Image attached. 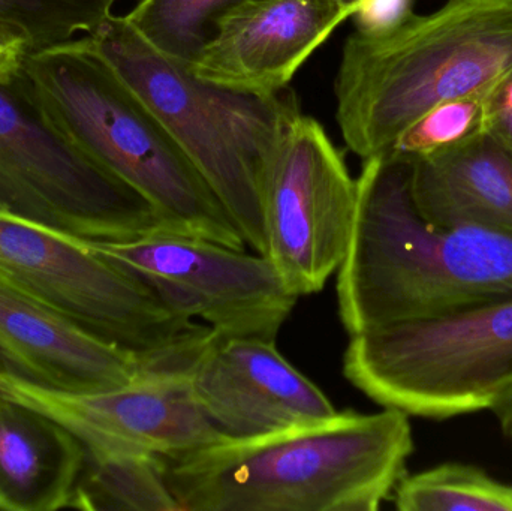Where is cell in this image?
Returning <instances> with one entry per match:
<instances>
[{"mask_svg": "<svg viewBox=\"0 0 512 511\" xmlns=\"http://www.w3.org/2000/svg\"><path fill=\"white\" fill-rule=\"evenodd\" d=\"M357 186L336 285L349 335L512 297V236L427 222L412 198L409 159H366Z\"/></svg>", "mask_w": 512, "mask_h": 511, "instance_id": "cell-1", "label": "cell"}, {"mask_svg": "<svg viewBox=\"0 0 512 511\" xmlns=\"http://www.w3.org/2000/svg\"><path fill=\"white\" fill-rule=\"evenodd\" d=\"M414 449L408 414L382 408L162 459L180 511H376Z\"/></svg>", "mask_w": 512, "mask_h": 511, "instance_id": "cell-2", "label": "cell"}, {"mask_svg": "<svg viewBox=\"0 0 512 511\" xmlns=\"http://www.w3.org/2000/svg\"><path fill=\"white\" fill-rule=\"evenodd\" d=\"M12 83L54 134L146 198L176 233L245 249L167 126L86 36L24 54Z\"/></svg>", "mask_w": 512, "mask_h": 511, "instance_id": "cell-3", "label": "cell"}, {"mask_svg": "<svg viewBox=\"0 0 512 511\" xmlns=\"http://www.w3.org/2000/svg\"><path fill=\"white\" fill-rule=\"evenodd\" d=\"M511 72L512 0H445L387 32L346 38L334 80L337 126L366 161L439 102L492 89Z\"/></svg>", "mask_w": 512, "mask_h": 511, "instance_id": "cell-4", "label": "cell"}, {"mask_svg": "<svg viewBox=\"0 0 512 511\" xmlns=\"http://www.w3.org/2000/svg\"><path fill=\"white\" fill-rule=\"evenodd\" d=\"M86 39L155 111L246 245L265 257L262 185L286 122L300 110L295 93L258 96L206 83L147 44L125 15L111 14Z\"/></svg>", "mask_w": 512, "mask_h": 511, "instance_id": "cell-5", "label": "cell"}, {"mask_svg": "<svg viewBox=\"0 0 512 511\" xmlns=\"http://www.w3.org/2000/svg\"><path fill=\"white\" fill-rule=\"evenodd\" d=\"M346 380L382 408L448 420L512 389V297L352 335Z\"/></svg>", "mask_w": 512, "mask_h": 511, "instance_id": "cell-6", "label": "cell"}, {"mask_svg": "<svg viewBox=\"0 0 512 511\" xmlns=\"http://www.w3.org/2000/svg\"><path fill=\"white\" fill-rule=\"evenodd\" d=\"M0 288L147 360L191 350L212 330L171 309L87 239L2 209Z\"/></svg>", "mask_w": 512, "mask_h": 511, "instance_id": "cell-7", "label": "cell"}, {"mask_svg": "<svg viewBox=\"0 0 512 511\" xmlns=\"http://www.w3.org/2000/svg\"><path fill=\"white\" fill-rule=\"evenodd\" d=\"M0 209L96 242L176 233L137 191L54 134L0 83Z\"/></svg>", "mask_w": 512, "mask_h": 511, "instance_id": "cell-8", "label": "cell"}, {"mask_svg": "<svg viewBox=\"0 0 512 511\" xmlns=\"http://www.w3.org/2000/svg\"><path fill=\"white\" fill-rule=\"evenodd\" d=\"M357 179L324 126L298 110L283 128L262 185L265 258L297 297L319 293L351 242Z\"/></svg>", "mask_w": 512, "mask_h": 511, "instance_id": "cell-9", "label": "cell"}, {"mask_svg": "<svg viewBox=\"0 0 512 511\" xmlns=\"http://www.w3.org/2000/svg\"><path fill=\"white\" fill-rule=\"evenodd\" d=\"M87 242L140 276L171 309L201 318L225 338L276 342L300 299L268 258L201 237L158 233L128 242Z\"/></svg>", "mask_w": 512, "mask_h": 511, "instance_id": "cell-10", "label": "cell"}, {"mask_svg": "<svg viewBox=\"0 0 512 511\" xmlns=\"http://www.w3.org/2000/svg\"><path fill=\"white\" fill-rule=\"evenodd\" d=\"M0 395L47 414L86 452L176 459L227 438L201 410L183 366L150 365L128 386L74 393L39 386L2 365Z\"/></svg>", "mask_w": 512, "mask_h": 511, "instance_id": "cell-11", "label": "cell"}, {"mask_svg": "<svg viewBox=\"0 0 512 511\" xmlns=\"http://www.w3.org/2000/svg\"><path fill=\"white\" fill-rule=\"evenodd\" d=\"M183 369L201 410L227 438L258 437L337 413L274 342L210 330Z\"/></svg>", "mask_w": 512, "mask_h": 511, "instance_id": "cell-12", "label": "cell"}, {"mask_svg": "<svg viewBox=\"0 0 512 511\" xmlns=\"http://www.w3.org/2000/svg\"><path fill=\"white\" fill-rule=\"evenodd\" d=\"M351 17L339 0H246L216 21L188 69L224 89L277 95Z\"/></svg>", "mask_w": 512, "mask_h": 511, "instance_id": "cell-13", "label": "cell"}, {"mask_svg": "<svg viewBox=\"0 0 512 511\" xmlns=\"http://www.w3.org/2000/svg\"><path fill=\"white\" fill-rule=\"evenodd\" d=\"M3 366L39 386L99 392L137 381L147 360L0 288Z\"/></svg>", "mask_w": 512, "mask_h": 511, "instance_id": "cell-14", "label": "cell"}, {"mask_svg": "<svg viewBox=\"0 0 512 511\" xmlns=\"http://www.w3.org/2000/svg\"><path fill=\"white\" fill-rule=\"evenodd\" d=\"M409 161L412 198L427 222L512 236V152L489 129L459 146Z\"/></svg>", "mask_w": 512, "mask_h": 511, "instance_id": "cell-15", "label": "cell"}, {"mask_svg": "<svg viewBox=\"0 0 512 511\" xmlns=\"http://www.w3.org/2000/svg\"><path fill=\"white\" fill-rule=\"evenodd\" d=\"M86 449L65 426L0 395V510L71 509Z\"/></svg>", "mask_w": 512, "mask_h": 511, "instance_id": "cell-16", "label": "cell"}, {"mask_svg": "<svg viewBox=\"0 0 512 511\" xmlns=\"http://www.w3.org/2000/svg\"><path fill=\"white\" fill-rule=\"evenodd\" d=\"M71 509L180 511L161 456L141 452H86Z\"/></svg>", "mask_w": 512, "mask_h": 511, "instance_id": "cell-17", "label": "cell"}, {"mask_svg": "<svg viewBox=\"0 0 512 511\" xmlns=\"http://www.w3.org/2000/svg\"><path fill=\"white\" fill-rule=\"evenodd\" d=\"M400 511H512V485L477 465L447 462L406 474L393 494Z\"/></svg>", "mask_w": 512, "mask_h": 511, "instance_id": "cell-18", "label": "cell"}, {"mask_svg": "<svg viewBox=\"0 0 512 511\" xmlns=\"http://www.w3.org/2000/svg\"><path fill=\"white\" fill-rule=\"evenodd\" d=\"M246 0H137L125 15L141 38L189 66L212 38L215 23Z\"/></svg>", "mask_w": 512, "mask_h": 511, "instance_id": "cell-19", "label": "cell"}, {"mask_svg": "<svg viewBox=\"0 0 512 511\" xmlns=\"http://www.w3.org/2000/svg\"><path fill=\"white\" fill-rule=\"evenodd\" d=\"M116 0H0V23L17 33L26 53L57 47L95 32Z\"/></svg>", "mask_w": 512, "mask_h": 511, "instance_id": "cell-20", "label": "cell"}, {"mask_svg": "<svg viewBox=\"0 0 512 511\" xmlns=\"http://www.w3.org/2000/svg\"><path fill=\"white\" fill-rule=\"evenodd\" d=\"M495 89L496 86L439 102L409 125L387 153L417 159L483 134L487 131L490 96Z\"/></svg>", "mask_w": 512, "mask_h": 511, "instance_id": "cell-21", "label": "cell"}, {"mask_svg": "<svg viewBox=\"0 0 512 511\" xmlns=\"http://www.w3.org/2000/svg\"><path fill=\"white\" fill-rule=\"evenodd\" d=\"M412 12L414 0H361L352 18L360 32L381 33L399 26Z\"/></svg>", "mask_w": 512, "mask_h": 511, "instance_id": "cell-22", "label": "cell"}, {"mask_svg": "<svg viewBox=\"0 0 512 511\" xmlns=\"http://www.w3.org/2000/svg\"><path fill=\"white\" fill-rule=\"evenodd\" d=\"M487 129L512 152V72L490 96Z\"/></svg>", "mask_w": 512, "mask_h": 511, "instance_id": "cell-23", "label": "cell"}, {"mask_svg": "<svg viewBox=\"0 0 512 511\" xmlns=\"http://www.w3.org/2000/svg\"><path fill=\"white\" fill-rule=\"evenodd\" d=\"M26 54V44L21 41L0 42V83H11Z\"/></svg>", "mask_w": 512, "mask_h": 511, "instance_id": "cell-24", "label": "cell"}, {"mask_svg": "<svg viewBox=\"0 0 512 511\" xmlns=\"http://www.w3.org/2000/svg\"><path fill=\"white\" fill-rule=\"evenodd\" d=\"M492 413L495 414L496 420H498L502 434L510 441L512 446V389L496 404Z\"/></svg>", "mask_w": 512, "mask_h": 511, "instance_id": "cell-25", "label": "cell"}, {"mask_svg": "<svg viewBox=\"0 0 512 511\" xmlns=\"http://www.w3.org/2000/svg\"><path fill=\"white\" fill-rule=\"evenodd\" d=\"M12 41H21L24 42L17 33L12 32L9 27L3 26L0 23V42H12Z\"/></svg>", "mask_w": 512, "mask_h": 511, "instance_id": "cell-26", "label": "cell"}, {"mask_svg": "<svg viewBox=\"0 0 512 511\" xmlns=\"http://www.w3.org/2000/svg\"><path fill=\"white\" fill-rule=\"evenodd\" d=\"M339 3L354 15L357 12L358 6H360L361 0H339Z\"/></svg>", "mask_w": 512, "mask_h": 511, "instance_id": "cell-27", "label": "cell"}]
</instances>
